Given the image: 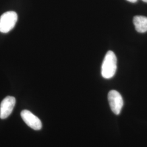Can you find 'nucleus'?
I'll return each instance as SVG.
<instances>
[{
	"label": "nucleus",
	"instance_id": "nucleus-1",
	"mask_svg": "<svg viewBox=\"0 0 147 147\" xmlns=\"http://www.w3.org/2000/svg\"><path fill=\"white\" fill-rule=\"evenodd\" d=\"M117 59L116 55L112 51H108L101 66L102 76L106 79L112 78L114 76L117 70Z\"/></svg>",
	"mask_w": 147,
	"mask_h": 147
},
{
	"label": "nucleus",
	"instance_id": "nucleus-2",
	"mask_svg": "<svg viewBox=\"0 0 147 147\" xmlns=\"http://www.w3.org/2000/svg\"><path fill=\"white\" fill-rule=\"evenodd\" d=\"M18 21V14L13 11H8L0 17V32L8 33L14 27Z\"/></svg>",
	"mask_w": 147,
	"mask_h": 147
},
{
	"label": "nucleus",
	"instance_id": "nucleus-3",
	"mask_svg": "<svg viewBox=\"0 0 147 147\" xmlns=\"http://www.w3.org/2000/svg\"><path fill=\"white\" fill-rule=\"evenodd\" d=\"M108 100L112 111L116 115H119L124 105L121 94L117 90H112L108 94Z\"/></svg>",
	"mask_w": 147,
	"mask_h": 147
},
{
	"label": "nucleus",
	"instance_id": "nucleus-4",
	"mask_svg": "<svg viewBox=\"0 0 147 147\" xmlns=\"http://www.w3.org/2000/svg\"><path fill=\"white\" fill-rule=\"evenodd\" d=\"M21 118L29 127L33 130H39L42 127V123L40 120L29 111L25 110L21 112Z\"/></svg>",
	"mask_w": 147,
	"mask_h": 147
},
{
	"label": "nucleus",
	"instance_id": "nucleus-5",
	"mask_svg": "<svg viewBox=\"0 0 147 147\" xmlns=\"http://www.w3.org/2000/svg\"><path fill=\"white\" fill-rule=\"evenodd\" d=\"M16 103V98L11 96H8L2 100L0 105V118L1 119H5L9 116Z\"/></svg>",
	"mask_w": 147,
	"mask_h": 147
},
{
	"label": "nucleus",
	"instance_id": "nucleus-6",
	"mask_svg": "<svg viewBox=\"0 0 147 147\" xmlns=\"http://www.w3.org/2000/svg\"><path fill=\"white\" fill-rule=\"evenodd\" d=\"M133 23L138 32L145 33L147 32V17L141 16H135L133 19Z\"/></svg>",
	"mask_w": 147,
	"mask_h": 147
},
{
	"label": "nucleus",
	"instance_id": "nucleus-7",
	"mask_svg": "<svg viewBox=\"0 0 147 147\" xmlns=\"http://www.w3.org/2000/svg\"><path fill=\"white\" fill-rule=\"evenodd\" d=\"M130 2H131V3H136L137 2V0H126Z\"/></svg>",
	"mask_w": 147,
	"mask_h": 147
},
{
	"label": "nucleus",
	"instance_id": "nucleus-8",
	"mask_svg": "<svg viewBox=\"0 0 147 147\" xmlns=\"http://www.w3.org/2000/svg\"><path fill=\"white\" fill-rule=\"evenodd\" d=\"M142 1H143L144 2H146L147 3V0H142Z\"/></svg>",
	"mask_w": 147,
	"mask_h": 147
}]
</instances>
